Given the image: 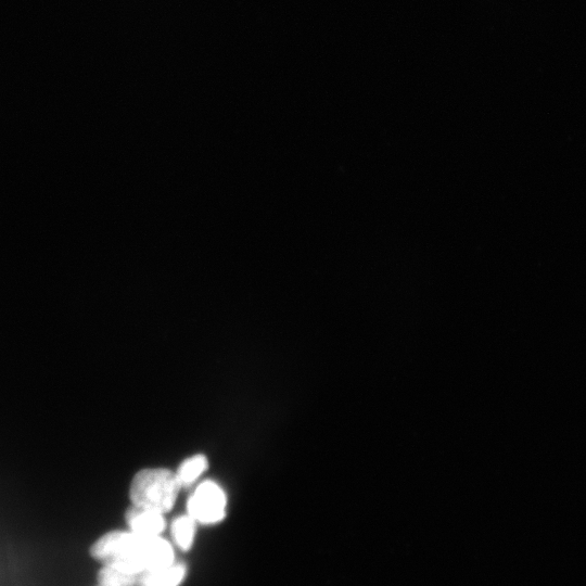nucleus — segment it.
<instances>
[{
    "instance_id": "obj_7",
    "label": "nucleus",
    "mask_w": 586,
    "mask_h": 586,
    "mask_svg": "<svg viewBox=\"0 0 586 586\" xmlns=\"http://www.w3.org/2000/svg\"><path fill=\"white\" fill-rule=\"evenodd\" d=\"M208 468V460L206 456L195 455L187 458V460L177 470L176 477L180 481L181 486H189L194 483Z\"/></svg>"
},
{
    "instance_id": "obj_5",
    "label": "nucleus",
    "mask_w": 586,
    "mask_h": 586,
    "mask_svg": "<svg viewBox=\"0 0 586 586\" xmlns=\"http://www.w3.org/2000/svg\"><path fill=\"white\" fill-rule=\"evenodd\" d=\"M187 577V568L181 563H173L140 575L136 586H181Z\"/></svg>"
},
{
    "instance_id": "obj_6",
    "label": "nucleus",
    "mask_w": 586,
    "mask_h": 586,
    "mask_svg": "<svg viewBox=\"0 0 586 586\" xmlns=\"http://www.w3.org/2000/svg\"><path fill=\"white\" fill-rule=\"evenodd\" d=\"M197 522L188 514L173 521L171 532L178 549L187 552L193 547L196 538Z\"/></svg>"
},
{
    "instance_id": "obj_1",
    "label": "nucleus",
    "mask_w": 586,
    "mask_h": 586,
    "mask_svg": "<svg viewBox=\"0 0 586 586\" xmlns=\"http://www.w3.org/2000/svg\"><path fill=\"white\" fill-rule=\"evenodd\" d=\"M92 556L105 566L139 577L175 563L171 543L161 537H140L131 531H111L94 543Z\"/></svg>"
},
{
    "instance_id": "obj_2",
    "label": "nucleus",
    "mask_w": 586,
    "mask_h": 586,
    "mask_svg": "<svg viewBox=\"0 0 586 586\" xmlns=\"http://www.w3.org/2000/svg\"><path fill=\"white\" fill-rule=\"evenodd\" d=\"M181 487L176 474L168 469H144L133 478L130 498L134 506L164 515L174 507Z\"/></svg>"
},
{
    "instance_id": "obj_9",
    "label": "nucleus",
    "mask_w": 586,
    "mask_h": 586,
    "mask_svg": "<svg viewBox=\"0 0 586 586\" xmlns=\"http://www.w3.org/2000/svg\"><path fill=\"white\" fill-rule=\"evenodd\" d=\"M99 586H101V585H99Z\"/></svg>"
},
{
    "instance_id": "obj_3",
    "label": "nucleus",
    "mask_w": 586,
    "mask_h": 586,
    "mask_svg": "<svg viewBox=\"0 0 586 586\" xmlns=\"http://www.w3.org/2000/svg\"><path fill=\"white\" fill-rule=\"evenodd\" d=\"M226 506L227 499L223 489L213 481H206L190 496L187 509L188 515L197 524L214 525L225 518Z\"/></svg>"
},
{
    "instance_id": "obj_4",
    "label": "nucleus",
    "mask_w": 586,
    "mask_h": 586,
    "mask_svg": "<svg viewBox=\"0 0 586 586\" xmlns=\"http://www.w3.org/2000/svg\"><path fill=\"white\" fill-rule=\"evenodd\" d=\"M125 517L130 531L140 537H160L167 527L163 514L134 505L126 512Z\"/></svg>"
},
{
    "instance_id": "obj_8",
    "label": "nucleus",
    "mask_w": 586,
    "mask_h": 586,
    "mask_svg": "<svg viewBox=\"0 0 586 586\" xmlns=\"http://www.w3.org/2000/svg\"><path fill=\"white\" fill-rule=\"evenodd\" d=\"M137 576L117 568L104 566L98 573V582L101 586H136Z\"/></svg>"
}]
</instances>
